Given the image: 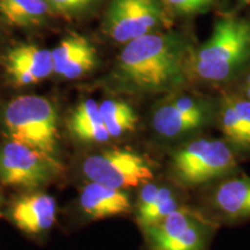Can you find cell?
<instances>
[{"instance_id":"6da1fadb","label":"cell","mask_w":250,"mask_h":250,"mask_svg":"<svg viewBox=\"0 0 250 250\" xmlns=\"http://www.w3.org/2000/svg\"><path fill=\"white\" fill-rule=\"evenodd\" d=\"M193 50L176 33L147 34L126 43L111 73L112 85L129 94L177 92L190 78Z\"/></svg>"},{"instance_id":"7a4b0ae2","label":"cell","mask_w":250,"mask_h":250,"mask_svg":"<svg viewBox=\"0 0 250 250\" xmlns=\"http://www.w3.org/2000/svg\"><path fill=\"white\" fill-rule=\"evenodd\" d=\"M250 58V23L237 18L219 20L212 36L192 51L190 78L205 83L232 79Z\"/></svg>"},{"instance_id":"3957f363","label":"cell","mask_w":250,"mask_h":250,"mask_svg":"<svg viewBox=\"0 0 250 250\" xmlns=\"http://www.w3.org/2000/svg\"><path fill=\"white\" fill-rule=\"evenodd\" d=\"M236 167V151L224 138L192 137L174 149L168 173L175 186L197 188L228 177Z\"/></svg>"},{"instance_id":"277c9868","label":"cell","mask_w":250,"mask_h":250,"mask_svg":"<svg viewBox=\"0 0 250 250\" xmlns=\"http://www.w3.org/2000/svg\"><path fill=\"white\" fill-rule=\"evenodd\" d=\"M1 125L9 140L58 160V114L50 100L37 95L11 100L1 112Z\"/></svg>"},{"instance_id":"5b68a950","label":"cell","mask_w":250,"mask_h":250,"mask_svg":"<svg viewBox=\"0 0 250 250\" xmlns=\"http://www.w3.org/2000/svg\"><path fill=\"white\" fill-rule=\"evenodd\" d=\"M218 104L197 94L169 93L152 111L153 132L165 142L192 138L217 120Z\"/></svg>"},{"instance_id":"8992f818","label":"cell","mask_w":250,"mask_h":250,"mask_svg":"<svg viewBox=\"0 0 250 250\" xmlns=\"http://www.w3.org/2000/svg\"><path fill=\"white\" fill-rule=\"evenodd\" d=\"M217 227L208 215L183 205L142 230L147 250H208Z\"/></svg>"},{"instance_id":"52a82bcc","label":"cell","mask_w":250,"mask_h":250,"mask_svg":"<svg viewBox=\"0 0 250 250\" xmlns=\"http://www.w3.org/2000/svg\"><path fill=\"white\" fill-rule=\"evenodd\" d=\"M83 171L89 181L125 189L143 186L154 177L147 158L129 148H109L86 156Z\"/></svg>"},{"instance_id":"ba28073f","label":"cell","mask_w":250,"mask_h":250,"mask_svg":"<svg viewBox=\"0 0 250 250\" xmlns=\"http://www.w3.org/2000/svg\"><path fill=\"white\" fill-rule=\"evenodd\" d=\"M62 170L58 160L24 144L7 140L0 145V182L33 190L52 181Z\"/></svg>"},{"instance_id":"9c48e42d","label":"cell","mask_w":250,"mask_h":250,"mask_svg":"<svg viewBox=\"0 0 250 250\" xmlns=\"http://www.w3.org/2000/svg\"><path fill=\"white\" fill-rule=\"evenodd\" d=\"M166 23L158 0H112L104 18L105 34L117 43H126L155 33Z\"/></svg>"},{"instance_id":"30bf717a","label":"cell","mask_w":250,"mask_h":250,"mask_svg":"<svg viewBox=\"0 0 250 250\" xmlns=\"http://www.w3.org/2000/svg\"><path fill=\"white\" fill-rule=\"evenodd\" d=\"M206 206L218 225L250 219V177H225L218 181L206 196Z\"/></svg>"},{"instance_id":"8fae6325","label":"cell","mask_w":250,"mask_h":250,"mask_svg":"<svg viewBox=\"0 0 250 250\" xmlns=\"http://www.w3.org/2000/svg\"><path fill=\"white\" fill-rule=\"evenodd\" d=\"M2 62L6 77L17 87L37 83L54 73L51 51L34 44L11 48L4 56Z\"/></svg>"},{"instance_id":"7c38bea8","label":"cell","mask_w":250,"mask_h":250,"mask_svg":"<svg viewBox=\"0 0 250 250\" xmlns=\"http://www.w3.org/2000/svg\"><path fill=\"white\" fill-rule=\"evenodd\" d=\"M224 139L236 152L250 153V100L243 95H225L218 103L217 120Z\"/></svg>"},{"instance_id":"4fadbf2b","label":"cell","mask_w":250,"mask_h":250,"mask_svg":"<svg viewBox=\"0 0 250 250\" xmlns=\"http://www.w3.org/2000/svg\"><path fill=\"white\" fill-rule=\"evenodd\" d=\"M57 204L48 193L34 192L17 199L9 208V219L28 235L44 233L56 221Z\"/></svg>"},{"instance_id":"5bb4252c","label":"cell","mask_w":250,"mask_h":250,"mask_svg":"<svg viewBox=\"0 0 250 250\" xmlns=\"http://www.w3.org/2000/svg\"><path fill=\"white\" fill-rule=\"evenodd\" d=\"M54 73L64 79L73 80L86 76L98 64L95 46L86 37H65L51 51Z\"/></svg>"},{"instance_id":"9a60e30c","label":"cell","mask_w":250,"mask_h":250,"mask_svg":"<svg viewBox=\"0 0 250 250\" xmlns=\"http://www.w3.org/2000/svg\"><path fill=\"white\" fill-rule=\"evenodd\" d=\"M79 206L90 220L117 217L132 211L130 198L123 189L89 181L81 190Z\"/></svg>"},{"instance_id":"2e32d148","label":"cell","mask_w":250,"mask_h":250,"mask_svg":"<svg viewBox=\"0 0 250 250\" xmlns=\"http://www.w3.org/2000/svg\"><path fill=\"white\" fill-rule=\"evenodd\" d=\"M183 206L181 197L167 186L143 184L137 202V224L140 228L153 225Z\"/></svg>"},{"instance_id":"e0dca14e","label":"cell","mask_w":250,"mask_h":250,"mask_svg":"<svg viewBox=\"0 0 250 250\" xmlns=\"http://www.w3.org/2000/svg\"><path fill=\"white\" fill-rule=\"evenodd\" d=\"M67 129L74 139L83 144H103L111 139L100 104L93 99L85 100L74 108L67 118Z\"/></svg>"},{"instance_id":"ac0fdd59","label":"cell","mask_w":250,"mask_h":250,"mask_svg":"<svg viewBox=\"0 0 250 250\" xmlns=\"http://www.w3.org/2000/svg\"><path fill=\"white\" fill-rule=\"evenodd\" d=\"M51 14L45 0H0V18L11 26H40Z\"/></svg>"},{"instance_id":"d6986e66","label":"cell","mask_w":250,"mask_h":250,"mask_svg":"<svg viewBox=\"0 0 250 250\" xmlns=\"http://www.w3.org/2000/svg\"><path fill=\"white\" fill-rule=\"evenodd\" d=\"M99 104L105 129L111 139L121 138L136 130L138 116L129 103L122 100L108 99Z\"/></svg>"},{"instance_id":"ffe728a7","label":"cell","mask_w":250,"mask_h":250,"mask_svg":"<svg viewBox=\"0 0 250 250\" xmlns=\"http://www.w3.org/2000/svg\"><path fill=\"white\" fill-rule=\"evenodd\" d=\"M56 14L65 17L79 15L88 9L96 0H45Z\"/></svg>"},{"instance_id":"44dd1931","label":"cell","mask_w":250,"mask_h":250,"mask_svg":"<svg viewBox=\"0 0 250 250\" xmlns=\"http://www.w3.org/2000/svg\"><path fill=\"white\" fill-rule=\"evenodd\" d=\"M161 1L176 13L189 14L205 9L214 0H161Z\"/></svg>"},{"instance_id":"7402d4cb","label":"cell","mask_w":250,"mask_h":250,"mask_svg":"<svg viewBox=\"0 0 250 250\" xmlns=\"http://www.w3.org/2000/svg\"><path fill=\"white\" fill-rule=\"evenodd\" d=\"M242 90H243V96H246L247 99L250 100V70L248 71V73L246 74V78H245V83H243V87H242Z\"/></svg>"},{"instance_id":"603a6c76","label":"cell","mask_w":250,"mask_h":250,"mask_svg":"<svg viewBox=\"0 0 250 250\" xmlns=\"http://www.w3.org/2000/svg\"><path fill=\"white\" fill-rule=\"evenodd\" d=\"M2 205H4V197H2L1 193H0V211H1Z\"/></svg>"},{"instance_id":"cb8c5ba5","label":"cell","mask_w":250,"mask_h":250,"mask_svg":"<svg viewBox=\"0 0 250 250\" xmlns=\"http://www.w3.org/2000/svg\"><path fill=\"white\" fill-rule=\"evenodd\" d=\"M243 1H246V2H248V4H250V0H243Z\"/></svg>"}]
</instances>
